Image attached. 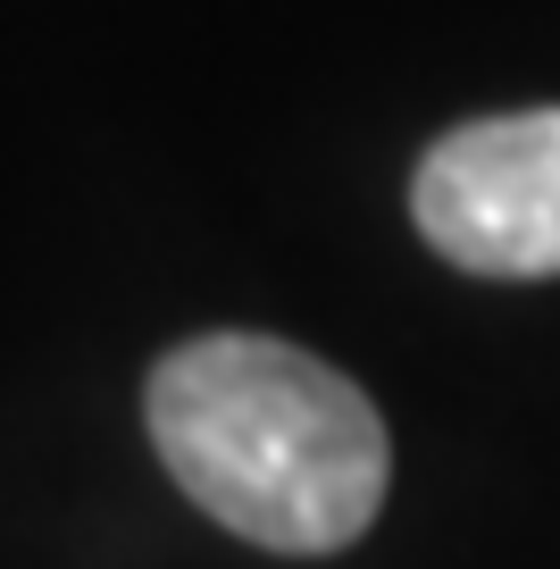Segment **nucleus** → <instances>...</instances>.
Segmentation results:
<instances>
[{
	"instance_id": "obj_1",
	"label": "nucleus",
	"mask_w": 560,
	"mask_h": 569,
	"mask_svg": "<svg viewBox=\"0 0 560 569\" xmlns=\"http://www.w3.org/2000/svg\"><path fill=\"white\" fill-rule=\"evenodd\" d=\"M168 478L260 552H343L386 511V419L318 352L277 336H193L142 386Z\"/></svg>"
},
{
	"instance_id": "obj_2",
	"label": "nucleus",
	"mask_w": 560,
	"mask_h": 569,
	"mask_svg": "<svg viewBox=\"0 0 560 569\" xmlns=\"http://www.w3.org/2000/svg\"><path fill=\"white\" fill-rule=\"evenodd\" d=\"M410 218L469 277H560V109L452 126L410 177Z\"/></svg>"
}]
</instances>
